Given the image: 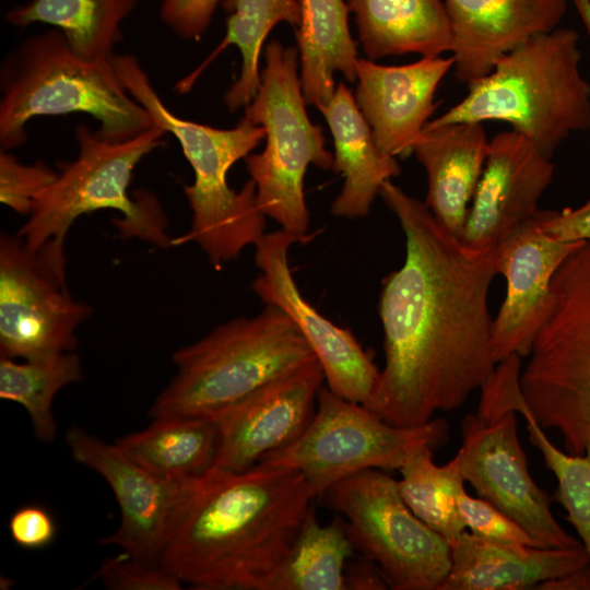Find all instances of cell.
<instances>
[{
  "label": "cell",
  "mask_w": 590,
  "mask_h": 590,
  "mask_svg": "<svg viewBox=\"0 0 590 590\" xmlns=\"http://www.w3.org/2000/svg\"><path fill=\"white\" fill-rule=\"evenodd\" d=\"M165 134L154 125L129 140L111 142L78 125L76 158L60 164L57 178L36 197L17 235L32 250L49 243L64 249L68 231L80 216L109 209L121 214L115 221L121 236L169 246L167 219L157 198L146 190L133 197L128 192L135 166L163 144Z\"/></svg>",
  "instance_id": "cell-7"
},
{
  "label": "cell",
  "mask_w": 590,
  "mask_h": 590,
  "mask_svg": "<svg viewBox=\"0 0 590 590\" xmlns=\"http://www.w3.org/2000/svg\"><path fill=\"white\" fill-rule=\"evenodd\" d=\"M434 449L421 447L399 469L398 487L412 512L451 546L467 531L458 508L465 489L459 451L446 464L434 461Z\"/></svg>",
  "instance_id": "cell-30"
},
{
  "label": "cell",
  "mask_w": 590,
  "mask_h": 590,
  "mask_svg": "<svg viewBox=\"0 0 590 590\" xmlns=\"http://www.w3.org/2000/svg\"><path fill=\"white\" fill-rule=\"evenodd\" d=\"M449 425L442 418L414 427L385 422L362 403L349 401L328 387L317 396L315 414L293 442L259 462L298 471L316 498L337 482L367 469L399 470L421 447L446 445Z\"/></svg>",
  "instance_id": "cell-10"
},
{
  "label": "cell",
  "mask_w": 590,
  "mask_h": 590,
  "mask_svg": "<svg viewBox=\"0 0 590 590\" xmlns=\"http://www.w3.org/2000/svg\"><path fill=\"white\" fill-rule=\"evenodd\" d=\"M138 0H31L10 9L7 21L19 27L49 24L64 35L72 51L93 62H109L122 39L121 24Z\"/></svg>",
  "instance_id": "cell-27"
},
{
  "label": "cell",
  "mask_w": 590,
  "mask_h": 590,
  "mask_svg": "<svg viewBox=\"0 0 590 590\" xmlns=\"http://www.w3.org/2000/svg\"><path fill=\"white\" fill-rule=\"evenodd\" d=\"M318 110L333 139L332 170L344 178L341 192L331 204V213L346 219L364 217L382 185L400 175V165L394 156L377 145L354 94L343 82Z\"/></svg>",
  "instance_id": "cell-23"
},
{
  "label": "cell",
  "mask_w": 590,
  "mask_h": 590,
  "mask_svg": "<svg viewBox=\"0 0 590 590\" xmlns=\"http://www.w3.org/2000/svg\"><path fill=\"white\" fill-rule=\"evenodd\" d=\"M453 58L435 56L401 66L357 59L354 98L377 145L391 156H406L429 122L436 91L453 69Z\"/></svg>",
  "instance_id": "cell-19"
},
{
  "label": "cell",
  "mask_w": 590,
  "mask_h": 590,
  "mask_svg": "<svg viewBox=\"0 0 590 590\" xmlns=\"http://www.w3.org/2000/svg\"><path fill=\"white\" fill-rule=\"evenodd\" d=\"M225 0H162V22L177 36L199 40L212 21L216 8Z\"/></svg>",
  "instance_id": "cell-36"
},
{
  "label": "cell",
  "mask_w": 590,
  "mask_h": 590,
  "mask_svg": "<svg viewBox=\"0 0 590 590\" xmlns=\"http://www.w3.org/2000/svg\"><path fill=\"white\" fill-rule=\"evenodd\" d=\"M323 380L314 358L211 417L219 433L213 469L243 472L296 440L315 414Z\"/></svg>",
  "instance_id": "cell-16"
},
{
  "label": "cell",
  "mask_w": 590,
  "mask_h": 590,
  "mask_svg": "<svg viewBox=\"0 0 590 590\" xmlns=\"http://www.w3.org/2000/svg\"><path fill=\"white\" fill-rule=\"evenodd\" d=\"M314 358L293 320L264 305L258 315L228 320L178 349L172 356L176 374L149 415L213 417Z\"/></svg>",
  "instance_id": "cell-6"
},
{
  "label": "cell",
  "mask_w": 590,
  "mask_h": 590,
  "mask_svg": "<svg viewBox=\"0 0 590 590\" xmlns=\"http://www.w3.org/2000/svg\"><path fill=\"white\" fill-rule=\"evenodd\" d=\"M315 495L296 470L212 469L177 504L160 563L199 590H266Z\"/></svg>",
  "instance_id": "cell-2"
},
{
  "label": "cell",
  "mask_w": 590,
  "mask_h": 590,
  "mask_svg": "<svg viewBox=\"0 0 590 590\" xmlns=\"http://www.w3.org/2000/svg\"><path fill=\"white\" fill-rule=\"evenodd\" d=\"M354 551L344 518L323 526L312 507L266 590H345L344 569Z\"/></svg>",
  "instance_id": "cell-28"
},
{
  "label": "cell",
  "mask_w": 590,
  "mask_h": 590,
  "mask_svg": "<svg viewBox=\"0 0 590 590\" xmlns=\"http://www.w3.org/2000/svg\"><path fill=\"white\" fill-rule=\"evenodd\" d=\"M82 378L80 357L63 352L39 358L0 359V398L22 405L27 412L35 436L51 441L57 434L52 401L66 386Z\"/></svg>",
  "instance_id": "cell-31"
},
{
  "label": "cell",
  "mask_w": 590,
  "mask_h": 590,
  "mask_svg": "<svg viewBox=\"0 0 590 590\" xmlns=\"http://www.w3.org/2000/svg\"><path fill=\"white\" fill-rule=\"evenodd\" d=\"M539 211L495 248L497 274L506 280L505 298L493 320L496 363L514 354L528 356L550 309L552 280L582 243L547 235L540 225Z\"/></svg>",
  "instance_id": "cell-17"
},
{
  "label": "cell",
  "mask_w": 590,
  "mask_h": 590,
  "mask_svg": "<svg viewBox=\"0 0 590 590\" xmlns=\"http://www.w3.org/2000/svg\"><path fill=\"white\" fill-rule=\"evenodd\" d=\"M450 547V569L438 590L538 589L589 564L582 545H500L480 540L468 530Z\"/></svg>",
  "instance_id": "cell-22"
},
{
  "label": "cell",
  "mask_w": 590,
  "mask_h": 590,
  "mask_svg": "<svg viewBox=\"0 0 590 590\" xmlns=\"http://www.w3.org/2000/svg\"><path fill=\"white\" fill-rule=\"evenodd\" d=\"M13 542L24 550H42L56 538L57 524L52 515L43 506L25 505L17 508L9 520Z\"/></svg>",
  "instance_id": "cell-37"
},
{
  "label": "cell",
  "mask_w": 590,
  "mask_h": 590,
  "mask_svg": "<svg viewBox=\"0 0 590 590\" xmlns=\"http://www.w3.org/2000/svg\"><path fill=\"white\" fill-rule=\"evenodd\" d=\"M527 423L530 442L542 455L545 467L554 474L557 487L552 499L566 511L589 557L590 567V438L582 453H569L557 448L534 420L524 401L517 411Z\"/></svg>",
  "instance_id": "cell-32"
},
{
  "label": "cell",
  "mask_w": 590,
  "mask_h": 590,
  "mask_svg": "<svg viewBox=\"0 0 590 590\" xmlns=\"http://www.w3.org/2000/svg\"><path fill=\"white\" fill-rule=\"evenodd\" d=\"M515 411L479 409L461 421V472L479 497L516 520L542 547L581 542L555 519L552 497L533 480L518 435Z\"/></svg>",
  "instance_id": "cell-13"
},
{
  "label": "cell",
  "mask_w": 590,
  "mask_h": 590,
  "mask_svg": "<svg viewBox=\"0 0 590 590\" xmlns=\"http://www.w3.org/2000/svg\"><path fill=\"white\" fill-rule=\"evenodd\" d=\"M72 458L98 473L111 487L120 509V523L101 543L148 563L161 564L174 510L194 481L162 479L132 458L116 442L110 445L73 426L66 434Z\"/></svg>",
  "instance_id": "cell-15"
},
{
  "label": "cell",
  "mask_w": 590,
  "mask_h": 590,
  "mask_svg": "<svg viewBox=\"0 0 590 590\" xmlns=\"http://www.w3.org/2000/svg\"><path fill=\"white\" fill-rule=\"evenodd\" d=\"M578 44L579 34L566 27L529 38L427 126L504 121L551 158L570 134L590 129V83Z\"/></svg>",
  "instance_id": "cell-4"
},
{
  "label": "cell",
  "mask_w": 590,
  "mask_h": 590,
  "mask_svg": "<svg viewBox=\"0 0 590 590\" xmlns=\"http://www.w3.org/2000/svg\"><path fill=\"white\" fill-rule=\"evenodd\" d=\"M300 22L294 28L306 104L317 109L332 97L334 72L356 81V43L349 27L345 0H298Z\"/></svg>",
  "instance_id": "cell-25"
},
{
  "label": "cell",
  "mask_w": 590,
  "mask_h": 590,
  "mask_svg": "<svg viewBox=\"0 0 590 590\" xmlns=\"http://www.w3.org/2000/svg\"><path fill=\"white\" fill-rule=\"evenodd\" d=\"M0 92L2 151L23 145L27 122L40 116L87 114L99 123L96 133L111 142L129 140L154 126L111 62L80 58L56 27L23 39L3 57Z\"/></svg>",
  "instance_id": "cell-5"
},
{
  "label": "cell",
  "mask_w": 590,
  "mask_h": 590,
  "mask_svg": "<svg viewBox=\"0 0 590 590\" xmlns=\"http://www.w3.org/2000/svg\"><path fill=\"white\" fill-rule=\"evenodd\" d=\"M145 428L130 433L116 444L155 475L189 482L214 467L219 433L211 417L163 416Z\"/></svg>",
  "instance_id": "cell-26"
},
{
  "label": "cell",
  "mask_w": 590,
  "mask_h": 590,
  "mask_svg": "<svg viewBox=\"0 0 590 590\" xmlns=\"http://www.w3.org/2000/svg\"><path fill=\"white\" fill-rule=\"evenodd\" d=\"M97 577L111 590H178L182 582L161 564L120 552L104 560Z\"/></svg>",
  "instance_id": "cell-35"
},
{
  "label": "cell",
  "mask_w": 590,
  "mask_h": 590,
  "mask_svg": "<svg viewBox=\"0 0 590 590\" xmlns=\"http://www.w3.org/2000/svg\"><path fill=\"white\" fill-rule=\"evenodd\" d=\"M308 239L282 228L264 234L255 244L260 273L251 282V290L264 305L279 307L293 320L320 363L327 387L349 401L364 404L380 370L350 330L334 324L304 298L293 278L290 248Z\"/></svg>",
  "instance_id": "cell-14"
},
{
  "label": "cell",
  "mask_w": 590,
  "mask_h": 590,
  "mask_svg": "<svg viewBox=\"0 0 590 590\" xmlns=\"http://www.w3.org/2000/svg\"><path fill=\"white\" fill-rule=\"evenodd\" d=\"M590 36V0H571Z\"/></svg>",
  "instance_id": "cell-40"
},
{
  "label": "cell",
  "mask_w": 590,
  "mask_h": 590,
  "mask_svg": "<svg viewBox=\"0 0 590 590\" xmlns=\"http://www.w3.org/2000/svg\"><path fill=\"white\" fill-rule=\"evenodd\" d=\"M113 68L127 92L150 114L153 125L173 134L194 173L184 189L191 209V227L175 243L193 241L220 268L266 234V215L249 179L239 191L227 184L229 168L246 158L266 138L261 126L241 119L232 129H217L175 115L161 99L138 58L115 54Z\"/></svg>",
  "instance_id": "cell-3"
},
{
  "label": "cell",
  "mask_w": 590,
  "mask_h": 590,
  "mask_svg": "<svg viewBox=\"0 0 590 590\" xmlns=\"http://www.w3.org/2000/svg\"><path fill=\"white\" fill-rule=\"evenodd\" d=\"M64 250L30 249L16 234L0 238V352L33 359L72 352L78 327L92 314L67 285Z\"/></svg>",
  "instance_id": "cell-12"
},
{
  "label": "cell",
  "mask_w": 590,
  "mask_h": 590,
  "mask_svg": "<svg viewBox=\"0 0 590 590\" xmlns=\"http://www.w3.org/2000/svg\"><path fill=\"white\" fill-rule=\"evenodd\" d=\"M489 141L481 122L425 126L413 153L427 176L425 203L459 237L483 173Z\"/></svg>",
  "instance_id": "cell-21"
},
{
  "label": "cell",
  "mask_w": 590,
  "mask_h": 590,
  "mask_svg": "<svg viewBox=\"0 0 590 590\" xmlns=\"http://www.w3.org/2000/svg\"><path fill=\"white\" fill-rule=\"evenodd\" d=\"M520 384L530 413L559 433L569 453L590 438V241H582L557 269L551 305Z\"/></svg>",
  "instance_id": "cell-8"
},
{
  "label": "cell",
  "mask_w": 590,
  "mask_h": 590,
  "mask_svg": "<svg viewBox=\"0 0 590 590\" xmlns=\"http://www.w3.org/2000/svg\"><path fill=\"white\" fill-rule=\"evenodd\" d=\"M344 585L345 590L390 589L380 567L362 554L347 562L344 569Z\"/></svg>",
  "instance_id": "cell-39"
},
{
  "label": "cell",
  "mask_w": 590,
  "mask_h": 590,
  "mask_svg": "<svg viewBox=\"0 0 590 590\" xmlns=\"http://www.w3.org/2000/svg\"><path fill=\"white\" fill-rule=\"evenodd\" d=\"M298 56L296 47L276 40L268 44L260 86L243 117L263 127L267 141L262 152L249 154L245 162L264 215L282 229L310 238L305 173L309 165L332 169L333 154L326 149L322 129L308 117L297 72Z\"/></svg>",
  "instance_id": "cell-9"
},
{
  "label": "cell",
  "mask_w": 590,
  "mask_h": 590,
  "mask_svg": "<svg viewBox=\"0 0 590 590\" xmlns=\"http://www.w3.org/2000/svg\"><path fill=\"white\" fill-rule=\"evenodd\" d=\"M222 5L229 13L226 34L205 63L229 45L238 48L240 72L223 96L227 109L234 113L246 107L258 92L259 60L267 36L281 22L298 26L300 9L298 0H225Z\"/></svg>",
  "instance_id": "cell-29"
},
{
  "label": "cell",
  "mask_w": 590,
  "mask_h": 590,
  "mask_svg": "<svg viewBox=\"0 0 590 590\" xmlns=\"http://www.w3.org/2000/svg\"><path fill=\"white\" fill-rule=\"evenodd\" d=\"M58 172L43 161L23 164L9 151L0 152V201L28 215L36 197L57 178Z\"/></svg>",
  "instance_id": "cell-34"
},
{
  "label": "cell",
  "mask_w": 590,
  "mask_h": 590,
  "mask_svg": "<svg viewBox=\"0 0 590 590\" xmlns=\"http://www.w3.org/2000/svg\"><path fill=\"white\" fill-rule=\"evenodd\" d=\"M321 498L344 518L355 551L380 567L390 589H439L451 547L408 507L398 480L367 469L337 482Z\"/></svg>",
  "instance_id": "cell-11"
},
{
  "label": "cell",
  "mask_w": 590,
  "mask_h": 590,
  "mask_svg": "<svg viewBox=\"0 0 590 590\" xmlns=\"http://www.w3.org/2000/svg\"><path fill=\"white\" fill-rule=\"evenodd\" d=\"M540 225L550 236L565 241H590V198L576 209L540 210Z\"/></svg>",
  "instance_id": "cell-38"
},
{
  "label": "cell",
  "mask_w": 590,
  "mask_h": 590,
  "mask_svg": "<svg viewBox=\"0 0 590 590\" xmlns=\"http://www.w3.org/2000/svg\"><path fill=\"white\" fill-rule=\"evenodd\" d=\"M456 78L469 84L529 38L558 27L567 0H442Z\"/></svg>",
  "instance_id": "cell-20"
},
{
  "label": "cell",
  "mask_w": 590,
  "mask_h": 590,
  "mask_svg": "<svg viewBox=\"0 0 590 590\" xmlns=\"http://www.w3.org/2000/svg\"><path fill=\"white\" fill-rule=\"evenodd\" d=\"M458 508L467 530L480 540L510 546H540L516 520L489 502L470 496L465 489L458 496Z\"/></svg>",
  "instance_id": "cell-33"
},
{
  "label": "cell",
  "mask_w": 590,
  "mask_h": 590,
  "mask_svg": "<svg viewBox=\"0 0 590 590\" xmlns=\"http://www.w3.org/2000/svg\"><path fill=\"white\" fill-rule=\"evenodd\" d=\"M553 175L551 158L528 138L514 130L495 134L460 239L472 248H496L536 214Z\"/></svg>",
  "instance_id": "cell-18"
},
{
  "label": "cell",
  "mask_w": 590,
  "mask_h": 590,
  "mask_svg": "<svg viewBox=\"0 0 590 590\" xmlns=\"http://www.w3.org/2000/svg\"><path fill=\"white\" fill-rule=\"evenodd\" d=\"M379 196L404 233L405 258L382 280L385 365L364 405L391 425L414 427L459 409L495 369V248L465 245L391 180Z\"/></svg>",
  "instance_id": "cell-1"
},
{
  "label": "cell",
  "mask_w": 590,
  "mask_h": 590,
  "mask_svg": "<svg viewBox=\"0 0 590 590\" xmlns=\"http://www.w3.org/2000/svg\"><path fill=\"white\" fill-rule=\"evenodd\" d=\"M367 59L451 52L450 20L442 0H345Z\"/></svg>",
  "instance_id": "cell-24"
}]
</instances>
